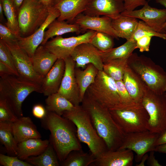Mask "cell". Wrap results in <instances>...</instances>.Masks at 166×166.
Listing matches in <instances>:
<instances>
[{"label": "cell", "mask_w": 166, "mask_h": 166, "mask_svg": "<svg viewBox=\"0 0 166 166\" xmlns=\"http://www.w3.org/2000/svg\"><path fill=\"white\" fill-rule=\"evenodd\" d=\"M44 119V126L50 132L52 144L60 162L72 151L82 149L74 124L56 113L47 111Z\"/></svg>", "instance_id": "obj_1"}, {"label": "cell", "mask_w": 166, "mask_h": 166, "mask_svg": "<svg viewBox=\"0 0 166 166\" xmlns=\"http://www.w3.org/2000/svg\"><path fill=\"white\" fill-rule=\"evenodd\" d=\"M81 103L82 107L88 114L97 134L105 142L108 150L118 149L125 134L114 121L109 109L86 93Z\"/></svg>", "instance_id": "obj_2"}, {"label": "cell", "mask_w": 166, "mask_h": 166, "mask_svg": "<svg viewBox=\"0 0 166 166\" xmlns=\"http://www.w3.org/2000/svg\"><path fill=\"white\" fill-rule=\"evenodd\" d=\"M33 92L42 93L41 85L15 75L0 78V99L7 103L18 118L23 116L22 103Z\"/></svg>", "instance_id": "obj_3"}, {"label": "cell", "mask_w": 166, "mask_h": 166, "mask_svg": "<svg viewBox=\"0 0 166 166\" xmlns=\"http://www.w3.org/2000/svg\"><path fill=\"white\" fill-rule=\"evenodd\" d=\"M62 116L74 124L79 140L87 145L90 152L96 158L108 150L105 142L93 125L88 114L81 105L75 106L72 110L65 111Z\"/></svg>", "instance_id": "obj_4"}, {"label": "cell", "mask_w": 166, "mask_h": 166, "mask_svg": "<svg viewBox=\"0 0 166 166\" xmlns=\"http://www.w3.org/2000/svg\"><path fill=\"white\" fill-rule=\"evenodd\" d=\"M127 64L151 90L166 92V72L150 58L132 53L128 58Z\"/></svg>", "instance_id": "obj_5"}, {"label": "cell", "mask_w": 166, "mask_h": 166, "mask_svg": "<svg viewBox=\"0 0 166 166\" xmlns=\"http://www.w3.org/2000/svg\"><path fill=\"white\" fill-rule=\"evenodd\" d=\"M38 0H24L18 11L20 36H29L45 22L50 8Z\"/></svg>", "instance_id": "obj_6"}, {"label": "cell", "mask_w": 166, "mask_h": 166, "mask_svg": "<svg viewBox=\"0 0 166 166\" xmlns=\"http://www.w3.org/2000/svg\"><path fill=\"white\" fill-rule=\"evenodd\" d=\"M109 110L114 121L125 134L148 130L149 115L141 104Z\"/></svg>", "instance_id": "obj_7"}, {"label": "cell", "mask_w": 166, "mask_h": 166, "mask_svg": "<svg viewBox=\"0 0 166 166\" xmlns=\"http://www.w3.org/2000/svg\"><path fill=\"white\" fill-rule=\"evenodd\" d=\"M86 93L100 104L109 109L123 106L118 94L116 81L99 70L94 82Z\"/></svg>", "instance_id": "obj_8"}, {"label": "cell", "mask_w": 166, "mask_h": 166, "mask_svg": "<svg viewBox=\"0 0 166 166\" xmlns=\"http://www.w3.org/2000/svg\"><path fill=\"white\" fill-rule=\"evenodd\" d=\"M141 104L145 109L149 119L147 129L160 134L166 130V92H155L147 86Z\"/></svg>", "instance_id": "obj_9"}, {"label": "cell", "mask_w": 166, "mask_h": 166, "mask_svg": "<svg viewBox=\"0 0 166 166\" xmlns=\"http://www.w3.org/2000/svg\"><path fill=\"white\" fill-rule=\"evenodd\" d=\"M159 134L148 130L126 134L118 149H128L134 152L136 154L135 160L139 162L145 154L154 151Z\"/></svg>", "instance_id": "obj_10"}, {"label": "cell", "mask_w": 166, "mask_h": 166, "mask_svg": "<svg viewBox=\"0 0 166 166\" xmlns=\"http://www.w3.org/2000/svg\"><path fill=\"white\" fill-rule=\"evenodd\" d=\"M96 31L89 30L86 32L76 36L64 38L56 36L48 41L44 45L57 59L64 60L70 57L75 48L84 43L90 42Z\"/></svg>", "instance_id": "obj_11"}, {"label": "cell", "mask_w": 166, "mask_h": 166, "mask_svg": "<svg viewBox=\"0 0 166 166\" xmlns=\"http://www.w3.org/2000/svg\"><path fill=\"white\" fill-rule=\"evenodd\" d=\"M6 44L12 53L19 76L42 85L44 77L35 71L31 58L27 53L19 46L18 42Z\"/></svg>", "instance_id": "obj_12"}, {"label": "cell", "mask_w": 166, "mask_h": 166, "mask_svg": "<svg viewBox=\"0 0 166 166\" xmlns=\"http://www.w3.org/2000/svg\"><path fill=\"white\" fill-rule=\"evenodd\" d=\"M65 69L57 93L74 106L80 105L79 93L75 76V62L70 56L64 60Z\"/></svg>", "instance_id": "obj_13"}, {"label": "cell", "mask_w": 166, "mask_h": 166, "mask_svg": "<svg viewBox=\"0 0 166 166\" xmlns=\"http://www.w3.org/2000/svg\"><path fill=\"white\" fill-rule=\"evenodd\" d=\"M121 14L141 19L156 31L164 33L163 27L166 22V9L151 7L148 3L140 9L124 11Z\"/></svg>", "instance_id": "obj_14"}, {"label": "cell", "mask_w": 166, "mask_h": 166, "mask_svg": "<svg viewBox=\"0 0 166 166\" xmlns=\"http://www.w3.org/2000/svg\"><path fill=\"white\" fill-rule=\"evenodd\" d=\"M60 15L57 9L54 7L50 8L49 14L45 22L33 34L26 37L21 36L18 38V44L31 58L37 48L42 42L45 30Z\"/></svg>", "instance_id": "obj_15"}, {"label": "cell", "mask_w": 166, "mask_h": 166, "mask_svg": "<svg viewBox=\"0 0 166 166\" xmlns=\"http://www.w3.org/2000/svg\"><path fill=\"white\" fill-rule=\"evenodd\" d=\"M75 62V67L85 68L87 65L93 64L99 70L103 71L104 63L100 51L90 42L77 45L70 56Z\"/></svg>", "instance_id": "obj_16"}, {"label": "cell", "mask_w": 166, "mask_h": 166, "mask_svg": "<svg viewBox=\"0 0 166 166\" xmlns=\"http://www.w3.org/2000/svg\"><path fill=\"white\" fill-rule=\"evenodd\" d=\"M124 11V0H88L83 13L90 16H106L113 19Z\"/></svg>", "instance_id": "obj_17"}, {"label": "cell", "mask_w": 166, "mask_h": 166, "mask_svg": "<svg viewBox=\"0 0 166 166\" xmlns=\"http://www.w3.org/2000/svg\"><path fill=\"white\" fill-rule=\"evenodd\" d=\"M112 20L107 16H90L82 13L75 18L73 23L79 25L84 31L89 30L103 32L117 39L118 35L112 26Z\"/></svg>", "instance_id": "obj_18"}, {"label": "cell", "mask_w": 166, "mask_h": 166, "mask_svg": "<svg viewBox=\"0 0 166 166\" xmlns=\"http://www.w3.org/2000/svg\"><path fill=\"white\" fill-rule=\"evenodd\" d=\"M134 154L128 149L107 150L99 158H96L92 166H132Z\"/></svg>", "instance_id": "obj_19"}, {"label": "cell", "mask_w": 166, "mask_h": 166, "mask_svg": "<svg viewBox=\"0 0 166 166\" xmlns=\"http://www.w3.org/2000/svg\"><path fill=\"white\" fill-rule=\"evenodd\" d=\"M65 62L64 60L57 59L44 78L41 85L42 93L48 96L57 93L64 74Z\"/></svg>", "instance_id": "obj_20"}, {"label": "cell", "mask_w": 166, "mask_h": 166, "mask_svg": "<svg viewBox=\"0 0 166 166\" xmlns=\"http://www.w3.org/2000/svg\"><path fill=\"white\" fill-rule=\"evenodd\" d=\"M88 0H58L54 7L58 10L59 20L73 23L75 18L86 10Z\"/></svg>", "instance_id": "obj_21"}, {"label": "cell", "mask_w": 166, "mask_h": 166, "mask_svg": "<svg viewBox=\"0 0 166 166\" xmlns=\"http://www.w3.org/2000/svg\"><path fill=\"white\" fill-rule=\"evenodd\" d=\"M12 129L14 137L18 144L31 138H41V136L36 125L29 117H19L12 123Z\"/></svg>", "instance_id": "obj_22"}, {"label": "cell", "mask_w": 166, "mask_h": 166, "mask_svg": "<svg viewBox=\"0 0 166 166\" xmlns=\"http://www.w3.org/2000/svg\"><path fill=\"white\" fill-rule=\"evenodd\" d=\"M57 58L44 45H40L31 58L34 69L38 74L45 77Z\"/></svg>", "instance_id": "obj_23"}, {"label": "cell", "mask_w": 166, "mask_h": 166, "mask_svg": "<svg viewBox=\"0 0 166 166\" xmlns=\"http://www.w3.org/2000/svg\"><path fill=\"white\" fill-rule=\"evenodd\" d=\"M122 81L132 100L136 104H141L147 86L128 65Z\"/></svg>", "instance_id": "obj_24"}, {"label": "cell", "mask_w": 166, "mask_h": 166, "mask_svg": "<svg viewBox=\"0 0 166 166\" xmlns=\"http://www.w3.org/2000/svg\"><path fill=\"white\" fill-rule=\"evenodd\" d=\"M49 143V140L41 138H31L19 143L17 156L20 159L26 160L31 156H37L43 152Z\"/></svg>", "instance_id": "obj_25"}, {"label": "cell", "mask_w": 166, "mask_h": 166, "mask_svg": "<svg viewBox=\"0 0 166 166\" xmlns=\"http://www.w3.org/2000/svg\"><path fill=\"white\" fill-rule=\"evenodd\" d=\"M98 71L92 64L87 65L83 70L75 68V76L79 89L81 103L88 88L94 82Z\"/></svg>", "instance_id": "obj_26"}, {"label": "cell", "mask_w": 166, "mask_h": 166, "mask_svg": "<svg viewBox=\"0 0 166 166\" xmlns=\"http://www.w3.org/2000/svg\"><path fill=\"white\" fill-rule=\"evenodd\" d=\"M138 22L136 18L120 14L112 19V25L118 38L125 39L127 41L131 39Z\"/></svg>", "instance_id": "obj_27"}, {"label": "cell", "mask_w": 166, "mask_h": 166, "mask_svg": "<svg viewBox=\"0 0 166 166\" xmlns=\"http://www.w3.org/2000/svg\"><path fill=\"white\" fill-rule=\"evenodd\" d=\"M45 32L43 41L41 45H44L50 38L60 36L69 33L77 34L83 32V30L78 25L70 23L65 21L56 19L52 22Z\"/></svg>", "instance_id": "obj_28"}, {"label": "cell", "mask_w": 166, "mask_h": 166, "mask_svg": "<svg viewBox=\"0 0 166 166\" xmlns=\"http://www.w3.org/2000/svg\"><path fill=\"white\" fill-rule=\"evenodd\" d=\"M47 111L62 116L65 111L71 110L75 106L70 101L58 93L48 96L45 100Z\"/></svg>", "instance_id": "obj_29"}, {"label": "cell", "mask_w": 166, "mask_h": 166, "mask_svg": "<svg viewBox=\"0 0 166 166\" xmlns=\"http://www.w3.org/2000/svg\"><path fill=\"white\" fill-rule=\"evenodd\" d=\"M136 41L131 39L121 45L105 52L100 51L103 63L111 60L128 57L136 49Z\"/></svg>", "instance_id": "obj_30"}, {"label": "cell", "mask_w": 166, "mask_h": 166, "mask_svg": "<svg viewBox=\"0 0 166 166\" xmlns=\"http://www.w3.org/2000/svg\"><path fill=\"white\" fill-rule=\"evenodd\" d=\"M26 162L36 166H59L60 164L57 154L49 141V143L40 155L27 158Z\"/></svg>", "instance_id": "obj_31"}, {"label": "cell", "mask_w": 166, "mask_h": 166, "mask_svg": "<svg viewBox=\"0 0 166 166\" xmlns=\"http://www.w3.org/2000/svg\"><path fill=\"white\" fill-rule=\"evenodd\" d=\"M12 122H0V140L7 153L13 156L17 155L18 143L14 136Z\"/></svg>", "instance_id": "obj_32"}, {"label": "cell", "mask_w": 166, "mask_h": 166, "mask_svg": "<svg viewBox=\"0 0 166 166\" xmlns=\"http://www.w3.org/2000/svg\"><path fill=\"white\" fill-rule=\"evenodd\" d=\"M96 158L91 153L84 152L82 149L71 152L61 163L62 166H91Z\"/></svg>", "instance_id": "obj_33"}, {"label": "cell", "mask_w": 166, "mask_h": 166, "mask_svg": "<svg viewBox=\"0 0 166 166\" xmlns=\"http://www.w3.org/2000/svg\"><path fill=\"white\" fill-rule=\"evenodd\" d=\"M128 57L115 59L104 63L103 71L116 81L122 80L128 66Z\"/></svg>", "instance_id": "obj_34"}, {"label": "cell", "mask_w": 166, "mask_h": 166, "mask_svg": "<svg viewBox=\"0 0 166 166\" xmlns=\"http://www.w3.org/2000/svg\"><path fill=\"white\" fill-rule=\"evenodd\" d=\"M1 1L7 22L6 26L18 37L20 36L18 13L14 4L13 0Z\"/></svg>", "instance_id": "obj_35"}, {"label": "cell", "mask_w": 166, "mask_h": 166, "mask_svg": "<svg viewBox=\"0 0 166 166\" xmlns=\"http://www.w3.org/2000/svg\"><path fill=\"white\" fill-rule=\"evenodd\" d=\"M113 38L107 34L96 31L90 43L100 51L105 52L113 48Z\"/></svg>", "instance_id": "obj_36"}, {"label": "cell", "mask_w": 166, "mask_h": 166, "mask_svg": "<svg viewBox=\"0 0 166 166\" xmlns=\"http://www.w3.org/2000/svg\"><path fill=\"white\" fill-rule=\"evenodd\" d=\"M144 36L156 37L165 40V34L157 32L143 21H139L137 26L131 39L136 41L140 38Z\"/></svg>", "instance_id": "obj_37"}, {"label": "cell", "mask_w": 166, "mask_h": 166, "mask_svg": "<svg viewBox=\"0 0 166 166\" xmlns=\"http://www.w3.org/2000/svg\"><path fill=\"white\" fill-rule=\"evenodd\" d=\"M0 61L8 67L14 74L19 76L12 53L6 44L0 40Z\"/></svg>", "instance_id": "obj_38"}, {"label": "cell", "mask_w": 166, "mask_h": 166, "mask_svg": "<svg viewBox=\"0 0 166 166\" xmlns=\"http://www.w3.org/2000/svg\"><path fill=\"white\" fill-rule=\"evenodd\" d=\"M18 118L7 103L0 99V122L12 123Z\"/></svg>", "instance_id": "obj_39"}, {"label": "cell", "mask_w": 166, "mask_h": 166, "mask_svg": "<svg viewBox=\"0 0 166 166\" xmlns=\"http://www.w3.org/2000/svg\"><path fill=\"white\" fill-rule=\"evenodd\" d=\"M116 82L121 102L123 106H128L138 104L131 98L122 80L116 81Z\"/></svg>", "instance_id": "obj_40"}, {"label": "cell", "mask_w": 166, "mask_h": 166, "mask_svg": "<svg viewBox=\"0 0 166 166\" xmlns=\"http://www.w3.org/2000/svg\"><path fill=\"white\" fill-rule=\"evenodd\" d=\"M0 164L4 166H32L27 162L24 161L16 156H10L0 154Z\"/></svg>", "instance_id": "obj_41"}, {"label": "cell", "mask_w": 166, "mask_h": 166, "mask_svg": "<svg viewBox=\"0 0 166 166\" xmlns=\"http://www.w3.org/2000/svg\"><path fill=\"white\" fill-rule=\"evenodd\" d=\"M18 37L6 26L0 23V40L6 44H12L18 42Z\"/></svg>", "instance_id": "obj_42"}, {"label": "cell", "mask_w": 166, "mask_h": 166, "mask_svg": "<svg viewBox=\"0 0 166 166\" xmlns=\"http://www.w3.org/2000/svg\"><path fill=\"white\" fill-rule=\"evenodd\" d=\"M152 38V36H144L137 39L136 49H138L141 52L149 51Z\"/></svg>", "instance_id": "obj_43"}, {"label": "cell", "mask_w": 166, "mask_h": 166, "mask_svg": "<svg viewBox=\"0 0 166 166\" xmlns=\"http://www.w3.org/2000/svg\"><path fill=\"white\" fill-rule=\"evenodd\" d=\"M124 10L132 11L137 7L148 3L146 0H124Z\"/></svg>", "instance_id": "obj_44"}, {"label": "cell", "mask_w": 166, "mask_h": 166, "mask_svg": "<svg viewBox=\"0 0 166 166\" xmlns=\"http://www.w3.org/2000/svg\"><path fill=\"white\" fill-rule=\"evenodd\" d=\"M32 112L33 115L35 117L39 119H43L46 115L47 111L43 106L38 104L33 106Z\"/></svg>", "instance_id": "obj_45"}, {"label": "cell", "mask_w": 166, "mask_h": 166, "mask_svg": "<svg viewBox=\"0 0 166 166\" xmlns=\"http://www.w3.org/2000/svg\"><path fill=\"white\" fill-rule=\"evenodd\" d=\"M10 75H14L10 69L3 63L0 61V76L4 77Z\"/></svg>", "instance_id": "obj_46"}, {"label": "cell", "mask_w": 166, "mask_h": 166, "mask_svg": "<svg viewBox=\"0 0 166 166\" xmlns=\"http://www.w3.org/2000/svg\"><path fill=\"white\" fill-rule=\"evenodd\" d=\"M154 151L150 152L149 155L147 160V164L150 166H161L162 165L155 158L154 155Z\"/></svg>", "instance_id": "obj_47"}, {"label": "cell", "mask_w": 166, "mask_h": 166, "mask_svg": "<svg viewBox=\"0 0 166 166\" xmlns=\"http://www.w3.org/2000/svg\"><path fill=\"white\" fill-rule=\"evenodd\" d=\"M166 144V130L160 134L155 143V145Z\"/></svg>", "instance_id": "obj_48"}, {"label": "cell", "mask_w": 166, "mask_h": 166, "mask_svg": "<svg viewBox=\"0 0 166 166\" xmlns=\"http://www.w3.org/2000/svg\"><path fill=\"white\" fill-rule=\"evenodd\" d=\"M44 5L48 8L54 7L58 0H38Z\"/></svg>", "instance_id": "obj_49"}, {"label": "cell", "mask_w": 166, "mask_h": 166, "mask_svg": "<svg viewBox=\"0 0 166 166\" xmlns=\"http://www.w3.org/2000/svg\"><path fill=\"white\" fill-rule=\"evenodd\" d=\"M154 151L166 154V144L156 146L154 149Z\"/></svg>", "instance_id": "obj_50"}, {"label": "cell", "mask_w": 166, "mask_h": 166, "mask_svg": "<svg viewBox=\"0 0 166 166\" xmlns=\"http://www.w3.org/2000/svg\"><path fill=\"white\" fill-rule=\"evenodd\" d=\"M156 2L164 6L166 9V0H156ZM164 33H166V22L164 23L163 27Z\"/></svg>", "instance_id": "obj_51"}, {"label": "cell", "mask_w": 166, "mask_h": 166, "mask_svg": "<svg viewBox=\"0 0 166 166\" xmlns=\"http://www.w3.org/2000/svg\"><path fill=\"white\" fill-rule=\"evenodd\" d=\"M24 0H13L15 9L17 13Z\"/></svg>", "instance_id": "obj_52"}, {"label": "cell", "mask_w": 166, "mask_h": 166, "mask_svg": "<svg viewBox=\"0 0 166 166\" xmlns=\"http://www.w3.org/2000/svg\"><path fill=\"white\" fill-rule=\"evenodd\" d=\"M148 156V154L146 153L142 157L140 163L139 164H136V166H145V162L147 160Z\"/></svg>", "instance_id": "obj_53"}, {"label": "cell", "mask_w": 166, "mask_h": 166, "mask_svg": "<svg viewBox=\"0 0 166 166\" xmlns=\"http://www.w3.org/2000/svg\"><path fill=\"white\" fill-rule=\"evenodd\" d=\"M4 12L3 9L2 4L1 0H0V20L2 22L4 19Z\"/></svg>", "instance_id": "obj_54"}, {"label": "cell", "mask_w": 166, "mask_h": 166, "mask_svg": "<svg viewBox=\"0 0 166 166\" xmlns=\"http://www.w3.org/2000/svg\"><path fill=\"white\" fill-rule=\"evenodd\" d=\"M165 40L166 41V33H165Z\"/></svg>", "instance_id": "obj_55"}, {"label": "cell", "mask_w": 166, "mask_h": 166, "mask_svg": "<svg viewBox=\"0 0 166 166\" xmlns=\"http://www.w3.org/2000/svg\"><path fill=\"white\" fill-rule=\"evenodd\" d=\"M150 0H149V1H150Z\"/></svg>", "instance_id": "obj_56"}]
</instances>
